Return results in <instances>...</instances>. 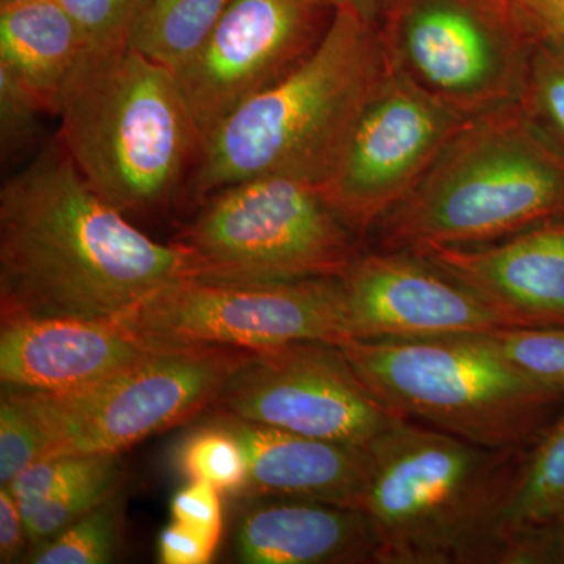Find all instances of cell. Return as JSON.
I'll return each instance as SVG.
<instances>
[{"label": "cell", "mask_w": 564, "mask_h": 564, "mask_svg": "<svg viewBox=\"0 0 564 564\" xmlns=\"http://www.w3.org/2000/svg\"><path fill=\"white\" fill-rule=\"evenodd\" d=\"M77 22L88 47H118L131 43L133 29L150 0H61Z\"/></svg>", "instance_id": "f1b7e54d"}, {"label": "cell", "mask_w": 564, "mask_h": 564, "mask_svg": "<svg viewBox=\"0 0 564 564\" xmlns=\"http://www.w3.org/2000/svg\"><path fill=\"white\" fill-rule=\"evenodd\" d=\"M39 99L9 69L0 66V147L3 158L24 150L39 132Z\"/></svg>", "instance_id": "f546056e"}, {"label": "cell", "mask_w": 564, "mask_h": 564, "mask_svg": "<svg viewBox=\"0 0 564 564\" xmlns=\"http://www.w3.org/2000/svg\"><path fill=\"white\" fill-rule=\"evenodd\" d=\"M322 9L337 11L345 10L361 18L369 24L377 25L393 0H311Z\"/></svg>", "instance_id": "e575fe53"}, {"label": "cell", "mask_w": 564, "mask_h": 564, "mask_svg": "<svg viewBox=\"0 0 564 564\" xmlns=\"http://www.w3.org/2000/svg\"><path fill=\"white\" fill-rule=\"evenodd\" d=\"M384 73L377 25L350 11H333L314 51L204 141L188 195L203 202L223 187L262 176L322 187Z\"/></svg>", "instance_id": "3957f363"}, {"label": "cell", "mask_w": 564, "mask_h": 564, "mask_svg": "<svg viewBox=\"0 0 564 564\" xmlns=\"http://www.w3.org/2000/svg\"><path fill=\"white\" fill-rule=\"evenodd\" d=\"M185 278H196L192 252L135 228L84 180L58 139L0 191L2 321H113Z\"/></svg>", "instance_id": "6da1fadb"}, {"label": "cell", "mask_w": 564, "mask_h": 564, "mask_svg": "<svg viewBox=\"0 0 564 564\" xmlns=\"http://www.w3.org/2000/svg\"><path fill=\"white\" fill-rule=\"evenodd\" d=\"M115 325L154 350L256 348L352 339L340 278L220 281L185 278L115 317Z\"/></svg>", "instance_id": "9c48e42d"}, {"label": "cell", "mask_w": 564, "mask_h": 564, "mask_svg": "<svg viewBox=\"0 0 564 564\" xmlns=\"http://www.w3.org/2000/svg\"><path fill=\"white\" fill-rule=\"evenodd\" d=\"M151 350L110 321L9 318L0 332V380L10 389L74 392L120 372Z\"/></svg>", "instance_id": "2e32d148"}, {"label": "cell", "mask_w": 564, "mask_h": 564, "mask_svg": "<svg viewBox=\"0 0 564 564\" xmlns=\"http://www.w3.org/2000/svg\"><path fill=\"white\" fill-rule=\"evenodd\" d=\"M29 543L20 505L9 488L0 489V562L11 563L20 558Z\"/></svg>", "instance_id": "836d02e7"}, {"label": "cell", "mask_w": 564, "mask_h": 564, "mask_svg": "<svg viewBox=\"0 0 564 564\" xmlns=\"http://www.w3.org/2000/svg\"><path fill=\"white\" fill-rule=\"evenodd\" d=\"M470 118L386 66L323 195L364 236L417 187Z\"/></svg>", "instance_id": "7c38bea8"}, {"label": "cell", "mask_w": 564, "mask_h": 564, "mask_svg": "<svg viewBox=\"0 0 564 564\" xmlns=\"http://www.w3.org/2000/svg\"><path fill=\"white\" fill-rule=\"evenodd\" d=\"M248 458V496L314 500L362 510L370 481L367 447L282 432L220 414Z\"/></svg>", "instance_id": "e0dca14e"}, {"label": "cell", "mask_w": 564, "mask_h": 564, "mask_svg": "<svg viewBox=\"0 0 564 564\" xmlns=\"http://www.w3.org/2000/svg\"><path fill=\"white\" fill-rule=\"evenodd\" d=\"M488 336L503 358L525 377L564 393V326H513Z\"/></svg>", "instance_id": "d4e9b609"}, {"label": "cell", "mask_w": 564, "mask_h": 564, "mask_svg": "<svg viewBox=\"0 0 564 564\" xmlns=\"http://www.w3.org/2000/svg\"><path fill=\"white\" fill-rule=\"evenodd\" d=\"M367 452L362 511L380 541L378 564L502 562L530 451L480 447L403 419Z\"/></svg>", "instance_id": "7a4b0ae2"}, {"label": "cell", "mask_w": 564, "mask_h": 564, "mask_svg": "<svg viewBox=\"0 0 564 564\" xmlns=\"http://www.w3.org/2000/svg\"><path fill=\"white\" fill-rule=\"evenodd\" d=\"M377 28L389 69L469 117L522 101L540 41L510 0H393Z\"/></svg>", "instance_id": "ba28073f"}, {"label": "cell", "mask_w": 564, "mask_h": 564, "mask_svg": "<svg viewBox=\"0 0 564 564\" xmlns=\"http://www.w3.org/2000/svg\"><path fill=\"white\" fill-rule=\"evenodd\" d=\"M46 455V440L17 393L7 388L0 399V484L9 486Z\"/></svg>", "instance_id": "83f0119b"}, {"label": "cell", "mask_w": 564, "mask_h": 564, "mask_svg": "<svg viewBox=\"0 0 564 564\" xmlns=\"http://www.w3.org/2000/svg\"><path fill=\"white\" fill-rule=\"evenodd\" d=\"M522 106L564 148V46L540 40L533 51Z\"/></svg>", "instance_id": "484cf974"}, {"label": "cell", "mask_w": 564, "mask_h": 564, "mask_svg": "<svg viewBox=\"0 0 564 564\" xmlns=\"http://www.w3.org/2000/svg\"><path fill=\"white\" fill-rule=\"evenodd\" d=\"M220 541L181 522H170L158 541L159 560L163 564L209 563Z\"/></svg>", "instance_id": "1f68e13d"}, {"label": "cell", "mask_w": 564, "mask_h": 564, "mask_svg": "<svg viewBox=\"0 0 564 564\" xmlns=\"http://www.w3.org/2000/svg\"><path fill=\"white\" fill-rule=\"evenodd\" d=\"M29 2H36V0H0V7L21 6Z\"/></svg>", "instance_id": "d590c367"}, {"label": "cell", "mask_w": 564, "mask_h": 564, "mask_svg": "<svg viewBox=\"0 0 564 564\" xmlns=\"http://www.w3.org/2000/svg\"><path fill=\"white\" fill-rule=\"evenodd\" d=\"M202 203L174 240L192 252L196 278H340L362 254L361 236L311 182L254 177L210 193Z\"/></svg>", "instance_id": "52a82bcc"}, {"label": "cell", "mask_w": 564, "mask_h": 564, "mask_svg": "<svg viewBox=\"0 0 564 564\" xmlns=\"http://www.w3.org/2000/svg\"><path fill=\"white\" fill-rule=\"evenodd\" d=\"M118 455L120 454L47 456L33 463L3 488H9L21 510H25L98 473Z\"/></svg>", "instance_id": "4316f807"}, {"label": "cell", "mask_w": 564, "mask_h": 564, "mask_svg": "<svg viewBox=\"0 0 564 564\" xmlns=\"http://www.w3.org/2000/svg\"><path fill=\"white\" fill-rule=\"evenodd\" d=\"M362 383L393 413L480 447L532 451L564 408L488 334L340 344Z\"/></svg>", "instance_id": "8992f818"}, {"label": "cell", "mask_w": 564, "mask_h": 564, "mask_svg": "<svg viewBox=\"0 0 564 564\" xmlns=\"http://www.w3.org/2000/svg\"><path fill=\"white\" fill-rule=\"evenodd\" d=\"M120 494L93 508L47 543L33 549L24 562L33 564L110 563L120 544Z\"/></svg>", "instance_id": "603a6c76"}, {"label": "cell", "mask_w": 564, "mask_h": 564, "mask_svg": "<svg viewBox=\"0 0 564 564\" xmlns=\"http://www.w3.org/2000/svg\"><path fill=\"white\" fill-rule=\"evenodd\" d=\"M564 525V408L527 456L507 527Z\"/></svg>", "instance_id": "44dd1931"}, {"label": "cell", "mask_w": 564, "mask_h": 564, "mask_svg": "<svg viewBox=\"0 0 564 564\" xmlns=\"http://www.w3.org/2000/svg\"><path fill=\"white\" fill-rule=\"evenodd\" d=\"M248 351L229 347L151 350L120 372L79 391H11L44 434V458L120 454L215 404Z\"/></svg>", "instance_id": "30bf717a"}, {"label": "cell", "mask_w": 564, "mask_h": 564, "mask_svg": "<svg viewBox=\"0 0 564 564\" xmlns=\"http://www.w3.org/2000/svg\"><path fill=\"white\" fill-rule=\"evenodd\" d=\"M55 115L63 150L122 214L169 203L198 161V135L176 74L131 44L88 47Z\"/></svg>", "instance_id": "5b68a950"}, {"label": "cell", "mask_w": 564, "mask_h": 564, "mask_svg": "<svg viewBox=\"0 0 564 564\" xmlns=\"http://www.w3.org/2000/svg\"><path fill=\"white\" fill-rule=\"evenodd\" d=\"M215 406L240 421L359 447L403 421L362 383L339 345L317 340L248 351Z\"/></svg>", "instance_id": "8fae6325"}, {"label": "cell", "mask_w": 564, "mask_h": 564, "mask_svg": "<svg viewBox=\"0 0 564 564\" xmlns=\"http://www.w3.org/2000/svg\"><path fill=\"white\" fill-rule=\"evenodd\" d=\"M311 0H232L195 54L174 70L199 150L232 111L288 76L326 31Z\"/></svg>", "instance_id": "4fadbf2b"}, {"label": "cell", "mask_w": 564, "mask_h": 564, "mask_svg": "<svg viewBox=\"0 0 564 564\" xmlns=\"http://www.w3.org/2000/svg\"><path fill=\"white\" fill-rule=\"evenodd\" d=\"M176 464L188 481H203L228 494L247 489V452L236 433L221 421L185 436L176 452Z\"/></svg>", "instance_id": "7402d4cb"}, {"label": "cell", "mask_w": 564, "mask_h": 564, "mask_svg": "<svg viewBox=\"0 0 564 564\" xmlns=\"http://www.w3.org/2000/svg\"><path fill=\"white\" fill-rule=\"evenodd\" d=\"M510 2L513 3V6H514V0H510Z\"/></svg>", "instance_id": "8d00e7d4"}, {"label": "cell", "mask_w": 564, "mask_h": 564, "mask_svg": "<svg viewBox=\"0 0 564 564\" xmlns=\"http://www.w3.org/2000/svg\"><path fill=\"white\" fill-rule=\"evenodd\" d=\"M564 218V148L521 102L470 118L378 223L383 251L475 247Z\"/></svg>", "instance_id": "277c9868"}, {"label": "cell", "mask_w": 564, "mask_h": 564, "mask_svg": "<svg viewBox=\"0 0 564 564\" xmlns=\"http://www.w3.org/2000/svg\"><path fill=\"white\" fill-rule=\"evenodd\" d=\"M120 485L121 462L118 455L90 477L77 481L62 492L54 494L43 502L21 510L29 544L35 549L47 543L82 516L120 491Z\"/></svg>", "instance_id": "cb8c5ba5"}, {"label": "cell", "mask_w": 564, "mask_h": 564, "mask_svg": "<svg viewBox=\"0 0 564 564\" xmlns=\"http://www.w3.org/2000/svg\"><path fill=\"white\" fill-rule=\"evenodd\" d=\"M232 0H150L131 46L176 70L203 46Z\"/></svg>", "instance_id": "ffe728a7"}, {"label": "cell", "mask_w": 564, "mask_h": 564, "mask_svg": "<svg viewBox=\"0 0 564 564\" xmlns=\"http://www.w3.org/2000/svg\"><path fill=\"white\" fill-rule=\"evenodd\" d=\"M377 533L356 508L263 497L239 519L236 552L248 564H378Z\"/></svg>", "instance_id": "ac0fdd59"}, {"label": "cell", "mask_w": 564, "mask_h": 564, "mask_svg": "<svg viewBox=\"0 0 564 564\" xmlns=\"http://www.w3.org/2000/svg\"><path fill=\"white\" fill-rule=\"evenodd\" d=\"M87 40L61 0L0 7V66L55 115Z\"/></svg>", "instance_id": "d6986e66"}, {"label": "cell", "mask_w": 564, "mask_h": 564, "mask_svg": "<svg viewBox=\"0 0 564 564\" xmlns=\"http://www.w3.org/2000/svg\"><path fill=\"white\" fill-rule=\"evenodd\" d=\"M172 519L221 540V492L203 481H191L172 500Z\"/></svg>", "instance_id": "4dcf8cb0"}, {"label": "cell", "mask_w": 564, "mask_h": 564, "mask_svg": "<svg viewBox=\"0 0 564 564\" xmlns=\"http://www.w3.org/2000/svg\"><path fill=\"white\" fill-rule=\"evenodd\" d=\"M521 326H564V218L475 247L415 251Z\"/></svg>", "instance_id": "9a60e30c"}, {"label": "cell", "mask_w": 564, "mask_h": 564, "mask_svg": "<svg viewBox=\"0 0 564 564\" xmlns=\"http://www.w3.org/2000/svg\"><path fill=\"white\" fill-rule=\"evenodd\" d=\"M340 280L352 339H423L521 326L415 252H362Z\"/></svg>", "instance_id": "5bb4252c"}, {"label": "cell", "mask_w": 564, "mask_h": 564, "mask_svg": "<svg viewBox=\"0 0 564 564\" xmlns=\"http://www.w3.org/2000/svg\"><path fill=\"white\" fill-rule=\"evenodd\" d=\"M538 40L564 46V0H514Z\"/></svg>", "instance_id": "d6a6232c"}]
</instances>
